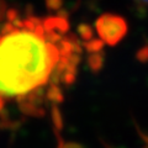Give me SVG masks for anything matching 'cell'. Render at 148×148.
Wrapping results in <instances>:
<instances>
[{
	"label": "cell",
	"mask_w": 148,
	"mask_h": 148,
	"mask_svg": "<svg viewBox=\"0 0 148 148\" xmlns=\"http://www.w3.org/2000/svg\"><path fill=\"white\" fill-rule=\"evenodd\" d=\"M83 48L66 12L0 0V122L57 109L78 77Z\"/></svg>",
	"instance_id": "obj_1"
},
{
	"label": "cell",
	"mask_w": 148,
	"mask_h": 148,
	"mask_svg": "<svg viewBox=\"0 0 148 148\" xmlns=\"http://www.w3.org/2000/svg\"><path fill=\"white\" fill-rule=\"evenodd\" d=\"M98 38L103 43L115 46L125 38L128 32L127 21L116 14H104L95 22Z\"/></svg>",
	"instance_id": "obj_2"
},
{
	"label": "cell",
	"mask_w": 148,
	"mask_h": 148,
	"mask_svg": "<svg viewBox=\"0 0 148 148\" xmlns=\"http://www.w3.org/2000/svg\"><path fill=\"white\" fill-rule=\"evenodd\" d=\"M136 1L141 3V4H145V5H148V0H136Z\"/></svg>",
	"instance_id": "obj_3"
}]
</instances>
